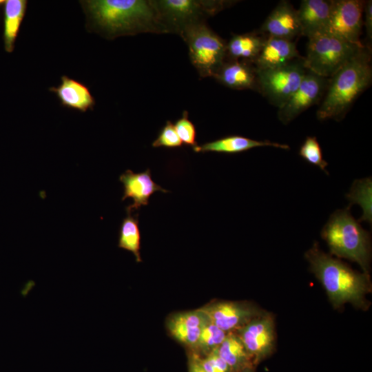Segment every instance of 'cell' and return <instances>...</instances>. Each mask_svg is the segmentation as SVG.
<instances>
[{"instance_id": "cell-19", "label": "cell", "mask_w": 372, "mask_h": 372, "mask_svg": "<svg viewBox=\"0 0 372 372\" xmlns=\"http://www.w3.org/2000/svg\"><path fill=\"white\" fill-rule=\"evenodd\" d=\"M214 78L231 89L254 90L258 89L256 70L249 63L225 61Z\"/></svg>"}, {"instance_id": "cell-27", "label": "cell", "mask_w": 372, "mask_h": 372, "mask_svg": "<svg viewBox=\"0 0 372 372\" xmlns=\"http://www.w3.org/2000/svg\"><path fill=\"white\" fill-rule=\"evenodd\" d=\"M174 126L183 143L190 145L193 148L198 145L196 127L189 119L187 111L183 112L182 116L176 121Z\"/></svg>"}, {"instance_id": "cell-23", "label": "cell", "mask_w": 372, "mask_h": 372, "mask_svg": "<svg viewBox=\"0 0 372 372\" xmlns=\"http://www.w3.org/2000/svg\"><path fill=\"white\" fill-rule=\"evenodd\" d=\"M3 43L6 52H12L27 9L25 0L4 1Z\"/></svg>"}, {"instance_id": "cell-22", "label": "cell", "mask_w": 372, "mask_h": 372, "mask_svg": "<svg viewBox=\"0 0 372 372\" xmlns=\"http://www.w3.org/2000/svg\"><path fill=\"white\" fill-rule=\"evenodd\" d=\"M223 360L228 364L231 372H240L251 368L254 360L247 351L242 341L235 332L228 333L217 348Z\"/></svg>"}, {"instance_id": "cell-15", "label": "cell", "mask_w": 372, "mask_h": 372, "mask_svg": "<svg viewBox=\"0 0 372 372\" xmlns=\"http://www.w3.org/2000/svg\"><path fill=\"white\" fill-rule=\"evenodd\" d=\"M207 319L206 316L198 309L171 315L166 325L175 340L191 348H196Z\"/></svg>"}, {"instance_id": "cell-28", "label": "cell", "mask_w": 372, "mask_h": 372, "mask_svg": "<svg viewBox=\"0 0 372 372\" xmlns=\"http://www.w3.org/2000/svg\"><path fill=\"white\" fill-rule=\"evenodd\" d=\"M183 143L177 134L174 124L170 121L166 122L158 137L152 143L154 147L176 148L181 147Z\"/></svg>"}, {"instance_id": "cell-20", "label": "cell", "mask_w": 372, "mask_h": 372, "mask_svg": "<svg viewBox=\"0 0 372 372\" xmlns=\"http://www.w3.org/2000/svg\"><path fill=\"white\" fill-rule=\"evenodd\" d=\"M270 146L289 149L288 145L266 141H257L240 135H229L221 138L197 145L193 148L196 152H216L223 154H238L251 149Z\"/></svg>"}, {"instance_id": "cell-18", "label": "cell", "mask_w": 372, "mask_h": 372, "mask_svg": "<svg viewBox=\"0 0 372 372\" xmlns=\"http://www.w3.org/2000/svg\"><path fill=\"white\" fill-rule=\"evenodd\" d=\"M49 90L54 93L61 104L65 107L85 112L92 110L95 100L89 88L83 83L63 75L61 83Z\"/></svg>"}, {"instance_id": "cell-4", "label": "cell", "mask_w": 372, "mask_h": 372, "mask_svg": "<svg viewBox=\"0 0 372 372\" xmlns=\"http://www.w3.org/2000/svg\"><path fill=\"white\" fill-rule=\"evenodd\" d=\"M321 235L331 254L357 262L364 273L369 275L370 235L348 209L335 211L324 226Z\"/></svg>"}, {"instance_id": "cell-10", "label": "cell", "mask_w": 372, "mask_h": 372, "mask_svg": "<svg viewBox=\"0 0 372 372\" xmlns=\"http://www.w3.org/2000/svg\"><path fill=\"white\" fill-rule=\"evenodd\" d=\"M225 333L236 332L265 311L243 302L216 301L198 309Z\"/></svg>"}, {"instance_id": "cell-13", "label": "cell", "mask_w": 372, "mask_h": 372, "mask_svg": "<svg viewBox=\"0 0 372 372\" xmlns=\"http://www.w3.org/2000/svg\"><path fill=\"white\" fill-rule=\"evenodd\" d=\"M119 180L124 188L122 200L127 198L133 200V203L126 207L127 214L138 209L141 206L147 205L150 196L154 192H168L152 180L149 168L140 173H134L127 169L120 176Z\"/></svg>"}, {"instance_id": "cell-31", "label": "cell", "mask_w": 372, "mask_h": 372, "mask_svg": "<svg viewBox=\"0 0 372 372\" xmlns=\"http://www.w3.org/2000/svg\"><path fill=\"white\" fill-rule=\"evenodd\" d=\"M188 367L189 372H205L200 364V358L195 354L189 357Z\"/></svg>"}, {"instance_id": "cell-30", "label": "cell", "mask_w": 372, "mask_h": 372, "mask_svg": "<svg viewBox=\"0 0 372 372\" xmlns=\"http://www.w3.org/2000/svg\"><path fill=\"white\" fill-rule=\"evenodd\" d=\"M363 25L365 27L369 42L372 40V1H365L363 14Z\"/></svg>"}, {"instance_id": "cell-2", "label": "cell", "mask_w": 372, "mask_h": 372, "mask_svg": "<svg viewBox=\"0 0 372 372\" xmlns=\"http://www.w3.org/2000/svg\"><path fill=\"white\" fill-rule=\"evenodd\" d=\"M305 258L335 308L348 302L358 308L366 307L365 297L371 287L368 274L355 271L340 260L324 253L317 242L306 252Z\"/></svg>"}, {"instance_id": "cell-9", "label": "cell", "mask_w": 372, "mask_h": 372, "mask_svg": "<svg viewBox=\"0 0 372 372\" xmlns=\"http://www.w3.org/2000/svg\"><path fill=\"white\" fill-rule=\"evenodd\" d=\"M364 3L361 0H331L330 17L324 33L353 44L363 45L360 37Z\"/></svg>"}, {"instance_id": "cell-14", "label": "cell", "mask_w": 372, "mask_h": 372, "mask_svg": "<svg viewBox=\"0 0 372 372\" xmlns=\"http://www.w3.org/2000/svg\"><path fill=\"white\" fill-rule=\"evenodd\" d=\"M260 31L267 37L293 41L301 35L297 10L287 1H280L267 17Z\"/></svg>"}, {"instance_id": "cell-16", "label": "cell", "mask_w": 372, "mask_h": 372, "mask_svg": "<svg viewBox=\"0 0 372 372\" xmlns=\"http://www.w3.org/2000/svg\"><path fill=\"white\" fill-rule=\"evenodd\" d=\"M293 41L267 37L254 64L257 70L278 68L301 59Z\"/></svg>"}, {"instance_id": "cell-33", "label": "cell", "mask_w": 372, "mask_h": 372, "mask_svg": "<svg viewBox=\"0 0 372 372\" xmlns=\"http://www.w3.org/2000/svg\"><path fill=\"white\" fill-rule=\"evenodd\" d=\"M3 3H4V1L0 0V5Z\"/></svg>"}, {"instance_id": "cell-24", "label": "cell", "mask_w": 372, "mask_h": 372, "mask_svg": "<svg viewBox=\"0 0 372 372\" xmlns=\"http://www.w3.org/2000/svg\"><path fill=\"white\" fill-rule=\"evenodd\" d=\"M138 215L127 214L121 225L118 247L133 253L137 262H142L140 254L141 231L138 226Z\"/></svg>"}, {"instance_id": "cell-6", "label": "cell", "mask_w": 372, "mask_h": 372, "mask_svg": "<svg viewBox=\"0 0 372 372\" xmlns=\"http://www.w3.org/2000/svg\"><path fill=\"white\" fill-rule=\"evenodd\" d=\"M180 36L187 43L192 64L201 77H214L226 61V42L205 22L183 29Z\"/></svg>"}, {"instance_id": "cell-26", "label": "cell", "mask_w": 372, "mask_h": 372, "mask_svg": "<svg viewBox=\"0 0 372 372\" xmlns=\"http://www.w3.org/2000/svg\"><path fill=\"white\" fill-rule=\"evenodd\" d=\"M299 155L309 163L319 167L328 174L326 170L328 163L323 159L322 149L316 137L307 136L306 138L300 148Z\"/></svg>"}, {"instance_id": "cell-11", "label": "cell", "mask_w": 372, "mask_h": 372, "mask_svg": "<svg viewBox=\"0 0 372 372\" xmlns=\"http://www.w3.org/2000/svg\"><path fill=\"white\" fill-rule=\"evenodd\" d=\"M329 79L307 71L297 90L278 108L279 120L287 125L302 112L316 104L327 87Z\"/></svg>"}, {"instance_id": "cell-32", "label": "cell", "mask_w": 372, "mask_h": 372, "mask_svg": "<svg viewBox=\"0 0 372 372\" xmlns=\"http://www.w3.org/2000/svg\"><path fill=\"white\" fill-rule=\"evenodd\" d=\"M240 372H253V371H252L251 368H248V369H244V370H242V371H241Z\"/></svg>"}, {"instance_id": "cell-17", "label": "cell", "mask_w": 372, "mask_h": 372, "mask_svg": "<svg viewBox=\"0 0 372 372\" xmlns=\"http://www.w3.org/2000/svg\"><path fill=\"white\" fill-rule=\"evenodd\" d=\"M331 0H302L297 14L301 35L308 39L324 33L329 23Z\"/></svg>"}, {"instance_id": "cell-25", "label": "cell", "mask_w": 372, "mask_h": 372, "mask_svg": "<svg viewBox=\"0 0 372 372\" xmlns=\"http://www.w3.org/2000/svg\"><path fill=\"white\" fill-rule=\"evenodd\" d=\"M227 334L207 318L201 330L196 349L208 354L220 345Z\"/></svg>"}, {"instance_id": "cell-7", "label": "cell", "mask_w": 372, "mask_h": 372, "mask_svg": "<svg viewBox=\"0 0 372 372\" xmlns=\"http://www.w3.org/2000/svg\"><path fill=\"white\" fill-rule=\"evenodd\" d=\"M167 32H180L201 22L227 6L231 1L157 0L154 1Z\"/></svg>"}, {"instance_id": "cell-12", "label": "cell", "mask_w": 372, "mask_h": 372, "mask_svg": "<svg viewBox=\"0 0 372 372\" xmlns=\"http://www.w3.org/2000/svg\"><path fill=\"white\" fill-rule=\"evenodd\" d=\"M254 362L269 355L275 344V324L272 316L264 313L235 332Z\"/></svg>"}, {"instance_id": "cell-1", "label": "cell", "mask_w": 372, "mask_h": 372, "mask_svg": "<svg viewBox=\"0 0 372 372\" xmlns=\"http://www.w3.org/2000/svg\"><path fill=\"white\" fill-rule=\"evenodd\" d=\"M90 30L108 39L142 32L167 33L154 1H80Z\"/></svg>"}, {"instance_id": "cell-5", "label": "cell", "mask_w": 372, "mask_h": 372, "mask_svg": "<svg viewBox=\"0 0 372 372\" xmlns=\"http://www.w3.org/2000/svg\"><path fill=\"white\" fill-rule=\"evenodd\" d=\"M327 33L308 39L306 56L302 58L307 71L329 79L364 47Z\"/></svg>"}, {"instance_id": "cell-29", "label": "cell", "mask_w": 372, "mask_h": 372, "mask_svg": "<svg viewBox=\"0 0 372 372\" xmlns=\"http://www.w3.org/2000/svg\"><path fill=\"white\" fill-rule=\"evenodd\" d=\"M200 362L205 372H231L228 364L219 355L217 348L207 354Z\"/></svg>"}, {"instance_id": "cell-21", "label": "cell", "mask_w": 372, "mask_h": 372, "mask_svg": "<svg viewBox=\"0 0 372 372\" xmlns=\"http://www.w3.org/2000/svg\"><path fill=\"white\" fill-rule=\"evenodd\" d=\"M266 37L260 31L234 35L226 43V58L254 63Z\"/></svg>"}, {"instance_id": "cell-3", "label": "cell", "mask_w": 372, "mask_h": 372, "mask_svg": "<svg viewBox=\"0 0 372 372\" xmlns=\"http://www.w3.org/2000/svg\"><path fill=\"white\" fill-rule=\"evenodd\" d=\"M316 115L320 121L340 120L372 80L371 56L365 45L329 78Z\"/></svg>"}, {"instance_id": "cell-8", "label": "cell", "mask_w": 372, "mask_h": 372, "mask_svg": "<svg viewBox=\"0 0 372 372\" xmlns=\"http://www.w3.org/2000/svg\"><path fill=\"white\" fill-rule=\"evenodd\" d=\"M256 70L257 90L278 108L297 90L307 72L302 58L278 68Z\"/></svg>"}]
</instances>
